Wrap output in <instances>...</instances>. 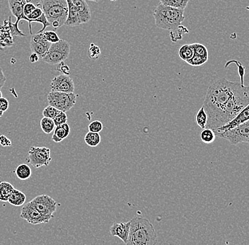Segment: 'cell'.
<instances>
[{"instance_id": "39", "label": "cell", "mask_w": 249, "mask_h": 245, "mask_svg": "<svg viewBox=\"0 0 249 245\" xmlns=\"http://www.w3.org/2000/svg\"><path fill=\"white\" fill-rule=\"evenodd\" d=\"M231 63H236V65H237L238 71H239V75H240L241 78L240 84H241V86H244V73H245V68H244V67L242 66V65H241V62L237 61V60H231V61H229L228 62H227V64H226L225 65V68H227V65H228L229 64Z\"/></svg>"}, {"instance_id": "11", "label": "cell", "mask_w": 249, "mask_h": 245, "mask_svg": "<svg viewBox=\"0 0 249 245\" xmlns=\"http://www.w3.org/2000/svg\"><path fill=\"white\" fill-rule=\"evenodd\" d=\"M22 219L32 225H39L42 223H48L53 217L47 216L39 212L37 209L29 202L23 206L20 215Z\"/></svg>"}, {"instance_id": "37", "label": "cell", "mask_w": 249, "mask_h": 245, "mask_svg": "<svg viewBox=\"0 0 249 245\" xmlns=\"http://www.w3.org/2000/svg\"><path fill=\"white\" fill-rule=\"evenodd\" d=\"M53 120L55 126H60L63 123H68V115L65 112H60Z\"/></svg>"}, {"instance_id": "14", "label": "cell", "mask_w": 249, "mask_h": 245, "mask_svg": "<svg viewBox=\"0 0 249 245\" xmlns=\"http://www.w3.org/2000/svg\"><path fill=\"white\" fill-rule=\"evenodd\" d=\"M8 2H9V7L11 12L17 18V21L15 23L18 25V23L21 20L28 21L29 23L30 34L33 35L32 27H31L32 22L26 16L23 15V8H24L25 4H26V1L24 0H8Z\"/></svg>"}, {"instance_id": "26", "label": "cell", "mask_w": 249, "mask_h": 245, "mask_svg": "<svg viewBox=\"0 0 249 245\" xmlns=\"http://www.w3.org/2000/svg\"><path fill=\"white\" fill-rule=\"evenodd\" d=\"M160 3L163 5L177 8L179 9H186L189 0H160Z\"/></svg>"}, {"instance_id": "12", "label": "cell", "mask_w": 249, "mask_h": 245, "mask_svg": "<svg viewBox=\"0 0 249 245\" xmlns=\"http://www.w3.org/2000/svg\"><path fill=\"white\" fill-rule=\"evenodd\" d=\"M51 91L74 93V83L69 76L60 75L56 76L51 81Z\"/></svg>"}, {"instance_id": "25", "label": "cell", "mask_w": 249, "mask_h": 245, "mask_svg": "<svg viewBox=\"0 0 249 245\" xmlns=\"http://www.w3.org/2000/svg\"><path fill=\"white\" fill-rule=\"evenodd\" d=\"M188 33H189L188 29L184 26L180 25L177 29L170 31V32H169L171 41L174 42V43L179 41L183 38L184 34H188Z\"/></svg>"}, {"instance_id": "38", "label": "cell", "mask_w": 249, "mask_h": 245, "mask_svg": "<svg viewBox=\"0 0 249 245\" xmlns=\"http://www.w3.org/2000/svg\"><path fill=\"white\" fill-rule=\"evenodd\" d=\"M104 129L102 123L99 121H93L89 125V132H97L99 133Z\"/></svg>"}, {"instance_id": "17", "label": "cell", "mask_w": 249, "mask_h": 245, "mask_svg": "<svg viewBox=\"0 0 249 245\" xmlns=\"http://www.w3.org/2000/svg\"><path fill=\"white\" fill-rule=\"evenodd\" d=\"M77 8L81 23H87L91 20V14L86 0H71Z\"/></svg>"}, {"instance_id": "28", "label": "cell", "mask_w": 249, "mask_h": 245, "mask_svg": "<svg viewBox=\"0 0 249 245\" xmlns=\"http://www.w3.org/2000/svg\"><path fill=\"white\" fill-rule=\"evenodd\" d=\"M40 124L42 131L46 134H51L55 129V125H54L53 120L46 118V117H43L42 118Z\"/></svg>"}, {"instance_id": "10", "label": "cell", "mask_w": 249, "mask_h": 245, "mask_svg": "<svg viewBox=\"0 0 249 245\" xmlns=\"http://www.w3.org/2000/svg\"><path fill=\"white\" fill-rule=\"evenodd\" d=\"M31 205L43 215L53 217L57 210V202L51 196L42 194L30 201Z\"/></svg>"}, {"instance_id": "43", "label": "cell", "mask_w": 249, "mask_h": 245, "mask_svg": "<svg viewBox=\"0 0 249 245\" xmlns=\"http://www.w3.org/2000/svg\"><path fill=\"white\" fill-rule=\"evenodd\" d=\"M9 107V103L8 99L4 97L0 98V110L4 113V112H7Z\"/></svg>"}, {"instance_id": "6", "label": "cell", "mask_w": 249, "mask_h": 245, "mask_svg": "<svg viewBox=\"0 0 249 245\" xmlns=\"http://www.w3.org/2000/svg\"><path fill=\"white\" fill-rule=\"evenodd\" d=\"M70 53V43L60 39V41L51 45L48 53L41 60L49 65H57L66 60L69 57Z\"/></svg>"}, {"instance_id": "44", "label": "cell", "mask_w": 249, "mask_h": 245, "mask_svg": "<svg viewBox=\"0 0 249 245\" xmlns=\"http://www.w3.org/2000/svg\"><path fill=\"white\" fill-rule=\"evenodd\" d=\"M0 145L2 147H9L12 146V141L5 135H0Z\"/></svg>"}, {"instance_id": "9", "label": "cell", "mask_w": 249, "mask_h": 245, "mask_svg": "<svg viewBox=\"0 0 249 245\" xmlns=\"http://www.w3.org/2000/svg\"><path fill=\"white\" fill-rule=\"evenodd\" d=\"M26 161L34 168L48 167L52 161L51 150L46 147H31Z\"/></svg>"}, {"instance_id": "33", "label": "cell", "mask_w": 249, "mask_h": 245, "mask_svg": "<svg viewBox=\"0 0 249 245\" xmlns=\"http://www.w3.org/2000/svg\"><path fill=\"white\" fill-rule=\"evenodd\" d=\"M43 35L47 41L49 42L51 44L57 43L60 40L58 34L54 31H45L43 32Z\"/></svg>"}, {"instance_id": "18", "label": "cell", "mask_w": 249, "mask_h": 245, "mask_svg": "<svg viewBox=\"0 0 249 245\" xmlns=\"http://www.w3.org/2000/svg\"><path fill=\"white\" fill-rule=\"evenodd\" d=\"M14 39L7 24V20H4V25L0 26V50L13 46Z\"/></svg>"}, {"instance_id": "46", "label": "cell", "mask_w": 249, "mask_h": 245, "mask_svg": "<svg viewBox=\"0 0 249 245\" xmlns=\"http://www.w3.org/2000/svg\"><path fill=\"white\" fill-rule=\"evenodd\" d=\"M26 3H32L36 7H41V2L43 0H24Z\"/></svg>"}, {"instance_id": "1", "label": "cell", "mask_w": 249, "mask_h": 245, "mask_svg": "<svg viewBox=\"0 0 249 245\" xmlns=\"http://www.w3.org/2000/svg\"><path fill=\"white\" fill-rule=\"evenodd\" d=\"M241 85L222 78L210 86L202 106L208 115V122L217 115Z\"/></svg>"}, {"instance_id": "19", "label": "cell", "mask_w": 249, "mask_h": 245, "mask_svg": "<svg viewBox=\"0 0 249 245\" xmlns=\"http://www.w3.org/2000/svg\"><path fill=\"white\" fill-rule=\"evenodd\" d=\"M68 6V16L65 24L68 26H77L82 24L79 20L77 8L71 0H67Z\"/></svg>"}, {"instance_id": "8", "label": "cell", "mask_w": 249, "mask_h": 245, "mask_svg": "<svg viewBox=\"0 0 249 245\" xmlns=\"http://www.w3.org/2000/svg\"><path fill=\"white\" fill-rule=\"evenodd\" d=\"M214 132L216 136L227 140L233 146L241 143H247L249 146V121L231 130L224 132Z\"/></svg>"}, {"instance_id": "2", "label": "cell", "mask_w": 249, "mask_h": 245, "mask_svg": "<svg viewBox=\"0 0 249 245\" xmlns=\"http://www.w3.org/2000/svg\"><path fill=\"white\" fill-rule=\"evenodd\" d=\"M249 104V87L240 86L220 112L210 122L206 129L216 130L231 121Z\"/></svg>"}, {"instance_id": "41", "label": "cell", "mask_w": 249, "mask_h": 245, "mask_svg": "<svg viewBox=\"0 0 249 245\" xmlns=\"http://www.w3.org/2000/svg\"><path fill=\"white\" fill-rule=\"evenodd\" d=\"M43 14V9L40 7H36L35 10H34L30 15L28 16L27 18L29 19V20H31V22L33 23L34 20L40 18Z\"/></svg>"}, {"instance_id": "27", "label": "cell", "mask_w": 249, "mask_h": 245, "mask_svg": "<svg viewBox=\"0 0 249 245\" xmlns=\"http://www.w3.org/2000/svg\"><path fill=\"white\" fill-rule=\"evenodd\" d=\"M101 136L97 132H89L86 134L85 141L86 144L89 147H96L101 143Z\"/></svg>"}, {"instance_id": "23", "label": "cell", "mask_w": 249, "mask_h": 245, "mask_svg": "<svg viewBox=\"0 0 249 245\" xmlns=\"http://www.w3.org/2000/svg\"><path fill=\"white\" fill-rule=\"evenodd\" d=\"M15 174L18 179L21 180H26L31 177L32 174V171L29 165L26 164L18 165L15 170Z\"/></svg>"}, {"instance_id": "16", "label": "cell", "mask_w": 249, "mask_h": 245, "mask_svg": "<svg viewBox=\"0 0 249 245\" xmlns=\"http://www.w3.org/2000/svg\"><path fill=\"white\" fill-rule=\"evenodd\" d=\"M130 221L127 223H114L110 228L112 236L118 237L126 245L130 233Z\"/></svg>"}, {"instance_id": "29", "label": "cell", "mask_w": 249, "mask_h": 245, "mask_svg": "<svg viewBox=\"0 0 249 245\" xmlns=\"http://www.w3.org/2000/svg\"><path fill=\"white\" fill-rule=\"evenodd\" d=\"M196 121L199 127L202 129H206V125L208 123V115H207L203 107L200 108L197 112L196 116Z\"/></svg>"}, {"instance_id": "30", "label": "cell", "mask_w": 249, "mask_h": 245, "mask_svg": "<svg viewBox=\"0 0 249 245\" xmlns=\"http://www.w3.org/2000/svg\"><path fill=\"white\" fill-rule=\"evenodd\" d=\"M216 135L214 131L210 129H205L200 133V139L205 144H210L215 140Z\"/></svg>"}, {"instance_id": "21", "label": "cell", "mask_w": 249, "mask_h": 245, "mask_svg": "<svg viewBox=\"0 0 249 245\" xmlns=\"http://www.w3.org/2000/svg\"><path fill=\"white\" fill-rule=\"evenodd\" d=\"M26 196L22 191L14 189L8 199V202L15 207H21L26 202Z\"/></svg>"}, {"instance_id": "51", "label": "cell", "mask_w": 249, "mask_h": 245, "mask_svg": "<svg viewBox=\"0 0 249 245\" xmlns=\"http://www.w3.org/2000/svg\"><path fill=\"white\" fill-rule=\"evenodd\" d=\"M110 1H118V0H110Z\"/></svg>"}, {"instance_id": "35", "label": "cell", "mask_w": 249, "mask_h": 245, "mask_svg": "<svg viewBox=\"0 0 249 245\" xmlns=\"http://www.w3.org/2000/svg\"><path fill=\"white\" fill-rule=\"evenodd\" d=\"M208 58H205V57H202L201 56L194 55V57L186 62L188 65H191V66H201V65L206 63L208 62Z\"/></svg>"}, {"instance_id": "50", "label": "cell", "mask_w": 249, "mask_h": 245, "mask_svg": "<svg viewBox=\"0 0 249 245\" xmlns=\"http://www.w3.org/2000/svg\"><path fill=\"white\" fill-rule=\"evenodd\" d=\"M2 97V92H1V90H0V98Z\"/></svg>"}, {"instance_id": "49", "label": "cell", "mask_w": 249, "mask_h": 245, "mask_svg": "<svg viewBox=\"0 0 249 245\" xmlns=\"http://www.w3.org/2000/svg\"><path fill=\"white\" fill-rule=\"evenodd\" d=\"M89 1H95V2H98V1H100V0H89Z\"/></svg>"}, {"instance_id": "31", "label": "cell", "mask_w": 249, "mask_h": 245, "mask_svg": "<svg viewBox=\"0 0 249 245\" xmlns=\"http://www.w3.org/2000/svg\"><path fill=\"white\" fill-rule=\"evenodd\" d=\"M192 46L194 48V55L208 58V51L206 47L200 43H193Z\"/></svg>"}, {"instance_id": "36", "label": "cell", "mask_w": 249, "mask_h": 245, "mask_svg": "<svg viewBox=\"0 0 249 245\" xmlns=\"http://www.w3.org/2000/svg\"><path fill=\"white\" fill-rule=\"evenodd\" d=\"M60 111H59L58 109H56L52 106H48L43 109V117H46V118H51V119H53L54 117L56 116L59 113H60Z\"/></svg>"}, {"instance_id": "22", "label": "cell", "mask_w": 249, "mask_h": 245, "mask_svg": "<svg viewBox=\"0 0 249 245\" xmlns=\"http://www.w3.org/2000/svg\"><path fill=\"white\" fill-rule=\"evenodd\" d=\"M14 189L15 188L9 182H0V201L7 202Z\"/></svg>"}, {"instance_id": "34", "label": "cell", "mask_w": 249, "mask_h": 245, "mask_svg": "<svg viewBox=\"0 0 249 245\" xmlns=\"http://www.w3.org/2000/svg\"><path fill=\"white\" fill-rule=\"evenodd\" d=\"M101 55V49L99 46H96L94 43L90 44L88 51V56L91 60H97Z\"/></svg>"}, {"instance_id": "4", "label": "cell", "mask_w": 249, "mask_h": 245, "mask_svg": "<svg viewBox=\"0 0 249 245\" xmlns=\"http://www.w3.org/2000/svg\"><path fill=\"white\" fill-rule=\"evenodd\" d=\"M184 11V9L168 7L160 3L153 13L156 26L169 31L177 29L185 20Z\"/></svg>"}, {"instance_id": "5", "label": "cell", "mask_w": 249, "mask_h": 245, "mask_svg": "<svg viewBox=\"0 0 249 245\" xmlns=\"http://www.w3.org/2000/svg\"><path fill=\"white\" fill-rule=\"evenodd\" d=\"M40 8L54 29L65 24L68 16L67 0H43Z\"/></svg>"}, {"instance_id": "40", "label": "cell", "mask_w": 249, "mask_h": 245, "mask_svg": "<svg viewBox=\"0 0 249 245\" xmlns=\"http://www.w3.org/2000/svg\"><path fill=\"white\" fill-rule=\"evenodd\" d=\"M56 70L61 73L62 75H65L69 76L70 75L69 66L64 62L57 64V67H56Z\"/></svg>"}, {"instance_id": "20", "label": "cell", "mask_w": 249, "mask_h": 245, "mask_svg": "<svg viewBox=\"0 0 249 245\" xmlns=\"http://www.w3.org/2000/svg\"><path fill=\"white\" fill-rule=\"evenodd\" d=\"M70 134V125L68 123H63L60 126H56L52 140L54 143H60L65 138H68Z\"/></svg>"}, {"instance_id": "42", "label": "cell", "mask_w": 249, "mask_h": 245, "mask_svg": "<svg viewBox=\"0 0 249 245\" xmlns=\"http://www.w3.org/2000/svg\"><path fill=\"white\" fill-rule=\"evenodd\" d=\"M36 7H36L32 3H26V4H25L24 8H23V15L27 17L28 16L30 15L35 10Z\"/></svg>"}, {"instance_id": "3", "label": "cell", "mask_w": 249, "mask_h": 245, "mask_svg": "<svg viewBox=\"0 0 249 245\" xmlns=\"http://www.w3.org/2000/svg\"><path fill=\"white\" fill-rule=\"evenodd\" d=\"M157 244V232L152 223L143 217H134L130 221V233L126 245Z\"/></svg>"}, {"instance_id": "45", "label": "cell", "mask_w": 249, "mask_h": 245, "mask_svg": "<svg viewBox=\"0 0 249 245\" xmlns=\"http://www.w3.org/2000/svg\"><path fill=\"white\" fill-rule=\"evenodd\" d=\"M6 81H7V78L4 75L2 69H1V68H0V90L4 87Z\"/></svg>"}, {"instance_id": "48", "label": "cell", "mask_w": 249, "mask_h": 245, "mask_svg": "<svg viewBox=\"0 0 249 245\" xmlns=\"http://www.w3.org/2000/svg\"><path fill=\"white\" fill-rule=\"evenodd\" d=\"M3 114H4V112H1V111L0 110V117L2 116Z\"/></svg>"}, {"instance_id": "47", "label": "cell", "mask_w": 249, "mask_h": 245, "mask_svg": "<svg viewBox=\"0 0 249 245\" xmlns=\"http://www.w3.org/2000/svg\"><path fill=\"white\" fill-rule=\"evenodd\" d=\"M39 60H40V57H39L38 55L34 54V53L31 54L30 56V61L31 63H35V62L39 61Z\"/></svg>"}, {"instance_id": "7", "label": "cell", "mask_w": 249, "mask_h": 245, "mask_svg": "<svg viewBox=\"0 0 249 245\" xmlns=\"http://www.w3.org/2000/svg\"><path fill=\"white\" fill-rule=\"evenodd\" d=\"M77 101V95L74 93L51 91L48 95V102L60 112H69L74 107Z\"/></svg>"}, {"instance_id": "32", "label": "cell", "mask_w": 249, "mask_h": 245, "mask_svg": "<svg viewBox=\"0 0 249 245\" xmlns=\"http://www.w3.org/2000/svg\"><path fill=\"white\" fill-rule=\"evenodd\" d=\"M7 24L9 26V31L12 37L14 36H18V37H26V34H23L22 31L19 30L18 27V24L13 23L11 20V17H9V20H7Z\"/></svg>"}, {"instance_id": "15", "label": "cell", "mask_w": 249, "mask_h": 245, "mask_svg": "<svg viewBox=\"0 0 249 245\" xmlns=\"http://www.w3.org/2000/svg\"><path fill=\"white\" fill-rule=\"evenodd\" d=\"M248 121H249V104L247 107L244 108L231 121L227 123L225 126L213 131L216 132H224V131L231 130Z\"/></svg>"}, {"instance_id": "24", "label": "cell", "mask_w": 249, "mask_h": 245, "mask_svg": "<svg viewBox=\"0 0 249 245\" xmlns=\"http://www.w3.org/2000/svg\"><path fill=\"white\" fill-rule=\"evenodd\" d=\"M178 54L179 57L183 61L187 62L191 60L194 56V51L192 44L184 45V46L180 47Z\"/></svg>"}, {"instance_id": "13", "label": "cell", "mask_w": 249, "mask_h": 245, "mask_svg": "<svg viewBox=\"0 0 249 245\" xmlns=\"http://www.w3.org/2000/svg\"><path fill=\"white\" fill-rule=\"evenodd\" d=\"M51 43L47 41L43 37V33L33 34L30 42L31 52L38 55L40 59L43 58L48 53Z\"/></svg>"}]
</instances>
